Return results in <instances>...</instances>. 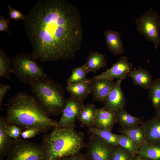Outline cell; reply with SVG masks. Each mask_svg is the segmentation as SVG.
Returning <instances> with one entry per match:
<instances>
[{
  "label": "cell",
  "mask_w": 160,
  "mask_h": 160,
  "mask_svg": "<svg viewBox=\"0 0 160 160\" xmlns=\"http://www.w3.org/2000/svg\"><path fill=\"white\" fill-rule=\"evenodd\" d=\"M88 72L82 67L74 68L72 70L71 75L67 80V85H73L87 81L86 77Z\"/></svg>",
  "instance_id": "cell-26"
},
{
  "label": "cell",
  "mask_w": 160,
  "mask_h": 160,
  "mask_svg": "<svg viewBox=\"0 0 160 160\" xmlns=\"http://www.w3.org/2000/svg\"><path fill=\"white\" fill-rule=\"evenodd\" d=\"M121 81L117 79L107 97L103 102V108L108 111L116 113L124 110L126 105V99L121 87Z\"/></svg>",
  "instance_id": "cell-10"
},
{
  "label": "cell",
  "mask_w": 160,
  "mask_h": 160,
  "mask_svg": "<svg viewBox=\"0 0 160 160\" xmlns=\"http://www.w3.org/2000/svg\"><path fill=\"white\" fill-rule=\"evenodd\" d=\"M132 67V65L128 61L127 58L122 56L106 71L98 75L94 76L90 79L116 78L121 81L127 78Z\"/></svg>",
  "instance_id": "cell-11"
},
{
  "label": "cell",
  "mask_w": 160,
  "mask_h": 160,
  "mask_svg": "<svg viewBox=\"0 0 160 160\" xmlns=\"http://www.w3.org/2000/svg\"><path fill=\"white\" fill-rule=\"evenodd\" d=\"M155 116L160 118V105L155 110Z\"/></svg>",
  "instance_id": "cell-37"
},
{
  "label": "cell",
  "mask_w": 160,
  "mask_h": 160,
  "mask_svg": "<svg viewBox=\"0 0 160 160\" xmlns=\"http://www.w3.org/2000/svg\"><path fill=\"white\" fill-rule=\"evenodd\" d=\"M137 155L149 160H160V144H152L145 141L138 148Z\"/></svg>",
  "instance_id": "cell-23"
},
{
  "label": "cell",
  "mask_w": 160,
  "mask_h": 160,
  "mask_svg": "<svg viewBox=\"0 0 160 160\" xmlns=\"http://www.w3.org/2000/svg\"><path fill=\"white\" fill-rule=\"evenodd\" d=\"M30 85L33 96L48 116L62 113L66 99L60 84L45 76L37 79Z\"/></svg>",
  "instance_id": "cell-4"
},
{
  "label": "cell",
  "mask_w": 160,
  "mask_h": 160,
  "mask_svg": "<svg viewBox=\"0 0 160 160\" xmlns=\"http://www.w3.org/2000/svg\"><path fill=\"white\" fill-rule=\"evenodd\" d=\"M131 160H149L147 158L143 156L136 155H135Z\"/></svg>",
  "instance_id": "cell-36"
},
{
  "label": "cell",
  "mask_w": 160,
  "mask_h": 160,
  "mask_svg": "<svg viewBox=\"0 0 160 160\" xmlns=\"http://www.w3.org/2000/svg\"><path fill=\"white\" fill-rule=\"evenodd\" d=\"M128 76L131 78L134 84L144 89H150L154 81L149 71L140 67L138 69L134 68Z\"/></svg>",
  "instance_id": "cell-14"
},
{
  "label": "cell",
  "mask_w": 160,
  "mask_h": 160,
  "mask_svg": "<svg viewBox=\"0 0 160 160\" xmlns=\"http://www.w3.org/2000/svg\"><path fill=\"white\" fill-rule=\"evenodd\" d=\"M135 155L119 145L115 146L112 160H131Z\"/></svg>",
  "instance_id": "cell-29"
},
{
  "label": "cell",
  "mask_w": 160,
  "mask_h": 160,
  "mask_svg": "<svg viewBox=\"0 0 160 160\" xmlns=\"http://www.w3.org/2000/svg\"><path fill=\"white\" fill-rule=\"evenodd\" d=\"M25 16L24 28L36 59L45 62L73 58L83 35L75 6L66 0H41Z\"/></svg>",
  "instance_id": "cell-1"
},
{
  "label": "cell",
  "mask_w": 160,
  "mask_h": 160,
  "mask_svg": "<svg viewBox=\"0 0 160 160\" xmlns=\"http://www.w3.org/2000/svg\"><path fill=\"white\" fill-rule=\"evenodd\" d=\"M36 59L32 53L17 54L12 59L11 73L22 83L29 85L39 77L47 76Z\"/></svg>",
  "instance_id": "cell-5"
},
{
  "label": "cell",
  "mask_w": 160,
  "mask_h": 160,
  "mask_svg": "<svg viewBox=\"0 0 160 160\" xmlns=\"http://www.w3.org/2000/svg\"><path fill=\"white\" fill-rule=\"evenodd\" d=\"M9 10L8 15L10 16L9 19H13L15 21H17L20 19L23 20L25 19V16L19 10L13 8L10 4L8 7Z\"/></svg>",
  "instance_id": "cell-31"
},
{
  "label": "cell",
  "mask_w": 160,
  "mask_h": 160,
  "mask_svg": "<svg viewBox=\"0 0 160 160\" xmlns=\"http://www.w3.org/2000/svg\"><path fill=\"white\" fill-rule=\"evenodd\" d=\"M8 122L5 117H0V160H3L7 156L9 147L12 138L10 137L7 132Z\"/></svg>",
  "instance_id": "cell-21"
},
{
  "label": "cell",
  "mask_w": 160,
  "mask_h": 160,
  "mask_svg": "<svg viewBox=\"0 0 160 160\" xmlns=\"http://www.w3.org/2000/svg\"><path fill=\"white\" fill-rule=\"evenodd\" d=\"M116 114L117 123L122 128H129L136 127L139 124H143L144 122L143 121V117L134 116L124 109L119 111Z\"/></svg>",
  "instance_id": "cell-22"
},
{
  "label": "cell",
  "mask_w": 160,
  "mask_h": 160,
  "mask_svg": "<svg viewBox=\"0 0 160 160\" xmlns=\"http://www.w3.org/2000/svg\"><path fill=\"white\" fill-rule=\"evenodd\" d=\"M91 80L90 93L93 100L96 102H103L114 84V79H103Z\"/></svg>",
  "instance_id": "cell-12"
},
{
  "label": "cell",
  "mask_w": 160,
  "mask_h": 160,
  "mask_svg": "<svg viewBox=\"0 0 160 160\" xmlns=\"http://www.w3.org/2000/svg\"><path fill=\"white\" fill-rule=\"evenodd\" d=\"M88 134H93L97 135L108 143L114 146L119 145V135L113 133L111 131L97 128L94 127H88Z\"/></svg>",
  "instance_id": "cell-24"
},
{
  "label": "cell",
  "mask_w": 160,
  "mask_h": 160,
  "mask_svg": "<svg viewBox=\"0 0 160 160\" xmlns=\"http://www.w3.org/2000/svg\"><path fill=\"white\" fill-rule=\"evenodd\" d=\"M98 108L93 104L87 103L81 111L77 120L80 127H94Z\"/></svg>",
  "instance_id": "cell-17"
},
{
  "label": "cell",
  "mask_w": 160,
  "mask_h": 160,
  "mask_svg": "<svg viewBox=\"0 0 160 160\" xmlns=\"http://www.w3.org/2000/svg\"><path fill=\"white\" fill-rule=\"evenodd\" d=\"M5 105L8 123L22 129L33 128L46 133L58 126V122L45 113L34 97L26 93L17 92Z\"/></svg>",
  "instance_id": "cell-2"
},
{
  "label": "cell",
  "mask_w": 160,
  "mask_h": 160,
  "mask_svg": "<svg viewBox=\"0 0 160 160\" xmlns=\"http://www.w3.org/2000/svg\"><path fill=\"white\" fill-rule=\"evenodd\" d=\"M115 146L97 135L91 134L85 147L91 160H112Z\"/></svg>",
  "instance_id": "cell-8"
},
{
  "label": "cell",
  "mask_w": 160,
  "mask_h": 160,
  "mask_svg": "<svg viewBox=\"0 0 160 160\" xmlns=\"http://www.w3.org/2000/svg\"><path fill=\"white\" fill-rule=\"evenodd\" d=\"M119 145L134 155H137L138 148L134 142L124 134L119 135Z\"/></svg>",
  "instance_id": "cell-28"
},
{
  "label": "cell",
  "mask_w": 160,
  "mask_h": 160,
  "mask_svg": "<svg viewBox=\"0 0 160 160\" xmlns=\"http://www.w3.org/2000/svg\"><path fill=\"white\" fill-rule=\"evenodd\" d=\"M104 35L106 44L111 52L118 55L124 52V47L119 32L108 30L105 32Z\"/></svg>",
  "instance_id": "cell-16"
},
{
  "label": "cell",
  "mask_w": 160,
  "mask_h": 160,
  "mask_svg": "<svg viewBox=\"0 0 160 160\" xmlns=\"http://www.w3.org/2000/svg\"><path fill=\"white\" fill-rule=\"evenodd\" d=\"M84 106L83 101L75 97L71 96L66 99L57 127L74 128L76 120Z\"/></svg>",
  "instance_id": "cell-9"
},
{
  "label": "cell",
  "mask_w": 160,
  "mask_h": 160,
  "mask_svg": "<svg viewBox=\"0 0 160 160\" xmlns=\"http://www.w3.org/2000/svg\"><path fill=\"white\" fill-rule=\"evenodd\" d=\"M40 133L39 131L33 128H29L24 129L22 132L21 136L23 139L32 138L36 135Z\"/></svg>",
  "instance_id": "cell-33"
},
{
  "label": "cell",
  "mask_w": 160,
  "mask_h": 160,
  "mask_svg": "<svg viewBox=\"0 0 160 160\" xmlns=\"http://www.w3.org/2000/svg\"><path fill=\"white\" fill-rule=\"evenodd\" d=\"M142 124L145 130V142L152 144H160V118L155 116Z\"/></svg>",
  "instance_id": "cell-13"
},
{
  "label": "cell",
  "mask_w": 160,
  "mask_h": 160,
  "mask_svg": "<svg viewBox=\"0 0 160 160\" xmlns=\"http://www.w3.org/2000/svg\"><path fill=\"white\" fill-rule=\"evenodd\" d=\"M150 89L148 97L156 109L160 105V78L156 79Z\"/></svg>",
  "instance_id": "cell-27"
},
{
  "label": "cell",
  "mask_w": 160,
  "mask_h": 160,
  "mask_svg": "<svg viewBox=\"0 0 160 160\" xmlns=\"http://www.w3.org/2000/svg\"><path fill=\"white\" fill-rule=\"evenodd\" d=\"M84 134L74 128L56 127L43 136L42 145L48 160L75 155L85 147Z\"/></svg>",
  "instance_id": "cell-3"
},
{
  "label": "cell",
  "mask_w": 160,
  "mask_h": 160,
  "mask_svg": "<svg viewBox=\"0 0 160 160\" xmlns=\"http://www.w3.org/2000/svg\"><path fill=\"white\" fill-rule=\"evenodd\" d=\"M23 129L17 126L8 123L7 132L9 136L15 140L20 138Z\"/></svg>",
  "instance_id": "cell-30"
},
{
  "label": "cell",
  "mask_w": 160,
  "mask_h": 160,
  "mask_svg": "<svg viewBox=\"0 0 160 160\" xmlns=\"http://www.w3.org/2000/svg\"><path fill=\"white\" fill-rule=\"evenodd\" d=\"M119 132L127 136L135 143L138 148L145 141L146 136L145 129L142 124L129 128L120 127Z\"/></svg>",
  "instance_id": "cell-19"
},
{
  "label": "cell",
  "mask_w": 160,
  "mask_h": 160,
  "mask_svg": "<svg viewBox=\"0 0 160 160\" xmlns=\"http://www.w3.org/2000/svg\"><path fill=\"white\" fill-rule=\"evenodd\" d=\"M137 30L143 35L146 39L153 43L155 49L160 44L159 28L160 16L157 10L150 8L135 19Z\"/></svg>",
  "instance_id": "cell-7"
},
{
  "label": "cell",
  "mask_w": 160,
  "mask_h": 160,
  "mask_svg": "<svg viewBox=\"0 0 160 160\" xmlns=\"http://www.w3.org/2000/svg\"><path fill=\"white\" fill-rule=\"evenodd\" d=\"M12 60L4 52L0 49V77L8 79L14 82L10 76L11 73Z\"/></svg>",
  "instance_id": "cell-25"
},
{
  "label": "cell",
  "mask_w": 160,
  "mask_h": 160,
  "mask_svg": "<svg viewBox=\"0 0 160 160\" xmlns=\"http://www.w3.org/2000/svg\"><path fill=\"white\" fill-rule=\"evenodd\" d=\"M58 160H91L87 153L80 152L74 155L67 156Z\"/></svg>",
  "instance_id": "cell-32"
},
{
  "label": "cell",
  "mask_w": 160,
  "mask_h": 160,
  "mask_svg": "<svg viewBox=\"0 0 160 160\" xmlns=\"http://www.w3.org/2000/svg\"><path fill=\"white\" fill-rule=\"evenodd\" d=\"M9 18L5 19L3 15L0 17V31H5L8 33L10 32L8 30V24L9 23Z\"/></svg>",
  "instance_id": "cell-35"
},
{
  "label": "cell",
  "mask_w": 160,
  "mask_h": 160,
  "mask_svg": "<svg viewBox=\"0 0 160 160\" xmlns=\"http://www.w3.org/2000/svg\"><path fill=\"white\" fill-rule=\"evenodd\" d=\"M10 87L7 84H4L2 83L0 84V107L2 105H5L2 103L3 100L4 96L6 95Z\"/></svg>",
  "instance_id": "cell-34"
},
{
  "label": "cell",
  "mask_w": 160,
  "mask_h": 160,
  "mask_svg": "<svg viewBox=\"0 0 160 160\" xmlns=\"http://www.w3.org/2000/svg\"><path fill=\"white\" fill-rule=\"evenodd\" d=\"M91 82V80L89 79L76 84L67 85L66 89L71 96L83 101L90 93Z\"/></svg>",
  "instance_id": "cell-20"
},
{
  "label": "cell",
  "mask_w": 160,
  "mask_h": 160,
  "mask_svg": "<svg viewBox=\"0 0 160 160\" xmlns=\"http://www.w3.org/2000/svg\"><path fill=\"white\" fill-rule=\"evenodd\" d=\"M107 62L103 55L96 51H90L86 63L82 67L89 72L95 73L100 69L107 65Z\"/></svg>",
  "instance_id": "cell-18"
},
{
  "label": "cell",
  "mask_w": 160,
  "mask_h": 160,
  "mask_svg": "<svg viewBox=\"0 0 160 160\" xmlns=\"http://www.w3.org/2000/svg\"><path fill=\"white\" fill-rule=\"evenodd\" d=\"M6 160H48L42 144L12 139Z\"/></svg>",
  "instance_id": "cell-6"
},
{
  "label": "cell",
  "mask_w": 160,
  "mask_h": 160,
  "mask_svg": "<svg viewBox=\"0 0 160 160\" xmlns=\"http://www.w3.org/2000/svg\"><path fill=\"white\" fill-rule=\"evenodd\" d=\"M117 123L116 113L108 111L103 108H98L94 127L111 131Z\"/></svg>",
  "instance_id": "cell-15"
}]
</instances>
